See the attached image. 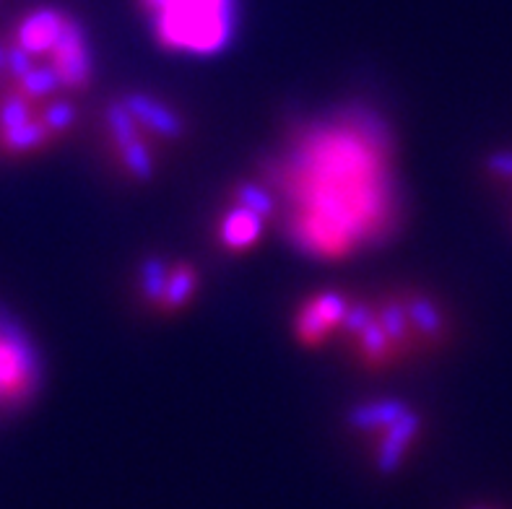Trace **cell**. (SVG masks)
Instances as JSON below:
<instances>
[{"label": "cell", "instance_id": "3957f363", "mask_svg": "<svg viewBox=\"0 0 512 509\" xmlns=\"http://www.w3.org/2000/svg\"><path fill=\"white\" fill-rule=\"evenodd\" d=\"M445 328L448 317L435 299L401 291L375 299L351 297L338 338L367 369H385L435 346Z\"/></svg>", "mask_w": 512, "mask_h": 509}, {"label": "cell", "instance_id": "277c9868", "mask_svg": "<svg viewBox=\"0 0 512 509\" xmlns=\"http://www.w3.org/2000/svg\"><path fill=\"white\" fill-rule=\"evenodd\" d=\"M102 125L112 162L133 182H149L185 136L182 112L149 91H128L107 104Z\"/></svg>", "mask_w": 512, "mask_h": 509}, {"label": "cell", "instance_id": "ba28073f", "mask_svg": "<svg viewBox=\"0 0 512 509\" xmlns=\"http://www.w3.org/2000/svg\"><path fill=\"white\" fill-rule=\"evenodd\" d=\"M39 377L37 348L11 317L0 312V408H16L34 398Z\"/></svg>", "mask_w": 512, "mask_h": 509}, {"label": "cell", "instance_id": "7a4b0ae2", "mask_svg": "<svg viewBox=\"0 0 512 509\" xmlns=\"http://www.w3.org/2000/svg\"><path fill=\"white\" fill-rule=\"evenodd\" d=\"M97 55L84 24L55 6H39L21 16L3 42L0 73L8 89L34 102H76L94 81Z\"/></svg>", "mask_w": 512, "mask_h": 509}, {"label": "cell", "instance_id": "30bf717a", "mask_svg": "<svg viewBox=\"0 0 512 509\" xmlns=\"http://www.w3.org/2000/svg\"><path fill=\"white\" fill-rule=\"evenodd\" d=\"M354 294L338 289H325L310 294L294 312L292 330L294 338L305 348H320L328 341L338 338L341 325L346 320L349 304Z\"/></svg>", "mask_w": 512, "mask_h": 509}, {"label": "cell", "instance_id": "6da1fadb", "mask_svg": "<svg viewBox=\"0 0 512 509\" xmlns=\"http://www.w3.org/2000/svg\"><path fill=\"white\" fill-rule=\"evenodd\" d=\"M263 180L289 245L318 263L377 250L401 226L393 130L362 104L338 107L292 130Z\"/></svg>", "mask_w": 512, "mask_h": 509}, {"label": "cell", "instance_id": "5b68a950", "mask_svg": "<svg viewBox=\"0 0 512 509\" xmlns=\"http://www.w3.org/2000/svg\"><path fill=\"white\" fill-rule=\"evenodd\" d=\"M141 19L164 52L190 60L216 58L240 26V0H136Z\"/></svg>", "mask_w": 512, "mask_h": 509}, {"label": "cell", "instance_id": "52a82bcc", "mask_svg": "<svg viewBox=\"0 0 512 509\" xmlns=\"http://www.w3.org/2000/svg\"><path fill=\"white\" fill-rule=\"evenodd\" d=\"M273 219L276 203L266 180L242 182L232 190L216 219V242L229 255H245L258 247Z\"/></svg>", "mask_w": 512, "mask_h": 509}, {"label": "cell", "instance_id": "9c48e42d", "mask_svg": "<svg viewBox=\"0 0 512 509\" xmlns=\"http://www.w3.org/2000/svg\"><path fill=\"white\" fill-rule=\"evenodd\" d=\"M138 289L149 307L162 315H175L185 310L190 299L201 289V273L190 263L167 258L143 260L138 271Z\"/></svg>", "mask_w": 512, "mask_h": 509}, {"label": "cell", "instance_id": "8992f818", "mask_svg": "<svg viewBox=\"0 0 512 509\" xmlns=\"http://www.w3.org/2000/svg\"><path fill=\"white\" fill-rule=\"evenodd\" d=\"M349 424L354 432L370 439L372 455L383 471H393L419 437V413L396 398H375L351 408Z\"/></svg>", "mask_w": 512, "mask_h": 509}]
</instances>
